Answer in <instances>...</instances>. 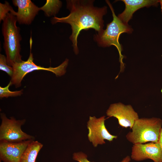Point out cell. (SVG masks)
I'll return each instance as SVG.
<instances>
[{"instance_id": "obj_1", "label": "cell", "mask_w": 162, "mask_h": 162, "mask_svg": "<svg viewBox=\"0 0 162 162\" xmlns=\"http://www.w3.org/2000/svg\"><path fill=\"white\" fill-rule=\"evenodd\" d=\"M93 0L67 1V7L70 11L68 16L52 18L51 23H67L71 26L72 33L70 39L73 43L74 51L76 54L79 52L77 39L80 32L93 28L98 32L103 30V16L107 13L106 6L100 8L94 6Z\"/></svg>"}, {"instance_id": "obj_2", "label": "cell", "mask_w": 162, "mask_h": 162, "mask_svg": "<svg viewBox=\"0 0 162 162\" xmlns=\"http://www.w3.org/2000/svg\"><path fill=\"white\" fill-rule=\"evenodd\" d=\"M112 11L113 20L106 25V29L101 32L94 35V39L98 44L101 47H109L114 45L117 48L119 55V61L120 63V71H122L125 67L122 60L124 56L122 54V45L119 43V39L121 34L123 33H131L132 28L128 24L123 22L116 16L113 8L108 0H106Z\"/></svg>"}, {"instance_id": "obj_3", "label": "cell", "mask_w": 162, "mask_h": 162, "mask_svg": "<svg viewBox=\"0 0 162 162\" xmlns=\"http://www.w3.org/2000/svg\"><path fill=\"white\" fill-rule=\"evenodd\" d=\"M2 32L4 37L3 47L8 64L12 67L22 60L20 54L21 37L20 28L16 25V17L11 12L8 14L3 21Z\"/></svg>"}, {"instance_id": "obj_4", "label": "cell", "mask_w": 162, "mask_h": 162, "mask_svg": "<svg viewBox=\"0 0 162 162\" xmlns=\"http://www.w3.org/2000/svg\"><path fill=\"white\" fill-rule=\"evenodd\" d=\"M162 121L158 118H139L135 121L131 129L126 135L127 139L134 144L151 142H158Z\"/></svg>"}, {"instance_id": "obj_5", "label": "cell", "mask_w": 162, "mask_h": 162, "mask_svg": "<svg viewBox=\"0 0 162 162\" xmlns=\"http://www.w3.org/2000/svg\"><path fill=\"white\" fill-rule=\"evenodd\" d=\"M32 44V38L30 41V53L28 59L26 61L16 63L12 67L13 74L10 80L11 85H14L16 88L21 86V82L25 76L28 74L36 70H44L51 72L57 76H61L65 73L66 69L68 66V60L66 59L59 66L55 68H45L36 64L33 62V55L31 52Z\"/></svg>"}, {"instance_id": "obj_6", "label": "cell", "mask_w": 162, "mask_h": 162, "mask_svg": "<svg viewBox=\"0 0 162 162\" xmlns=\"http://www.w3.org/2000/svg\"><path fill=\"white\" fill-rule=\"evenodd\" d=\"M2 120L0 126V141L19 142L28 140H34V137L23 132L21 126L25 119L17 120L14 117L8 118L4 113H0Z\"/></svg>"}, {"instance_id": "obj_7", "label": "cell", "mask_w": 162, "mask_h": 162, "mask_svg": "<svg viewBox=\"0 0 162 162\" xmlns=\"http://www.w3.org/2000/svg\"><path fill=\"white\" fill-rule=\"evenodd\" d=\"M105 118L104 116L98 118L95 116H90L87 122L88 139L94 147L98 144H105L104 140L111 142L117 137L111 134L106 129L104 124Z\"/></svg>"}, {"instance_id": "obj_8", "label": "cell", "mask_w": 162, "mask_h": 162, "mask_svg": "<svg viewBox=\"0 0 162 162\" xmlns=\"http://www.w3.org/2000/svg\"><path fill=\"white\" fill-rule=\"evenodd\" d=\"M106 114L109 117L117 118L120 126L131 129L135 121L139 118L137 113L131 105H125L121 103L111 104Z\"/></svg>"}, {"instance_id": "obj_9", "label": "cell", "mask_w": 162, "mask_h": 162, "mask_svg": "<svg viewBox=\"0 0 162 162\" xmlns=\"http://www.w3.org/2000/svg\"><path fill=\"white\" fill-rule=\"evenodd\" d=\"M131 157L137 161L149 159L154 162H162V150L158 142L137 143L133 146Z\"/></svg>"}, {"instance_id": "obj_10", "label": "cell", "mask_w": 162, "mask_h": 162, "mask_svg": "<svg viewBox=\"0 0 162 162\" xmlns=\"http://www.w3.org/2000/svg\"><path fill=\"white\" fill-rule=\"evenodd\" d=\"M34 140L19 142L0 141V161L20 162L22 156L29 144Z\"/></svg>"}, {"instance_id": "obj_11", "label": "cell", "mask_w": 162, "mask_h": 162, "mask_svg": "<svg viewBox=\"0 0 162 162\" xmlns=\"http://www.w3.org/2000/svg\"><path fill=\"white\" fill-rule=\"evenodd\" d=\"M13 4L18 7L15 14L17 21L21 24L30 25L40 10L30 0H14Z\"/></svg>"}, {"instance_id": "obj_12", "label": "cell", "mask_w": 162, "mask_h": 162, "mask_svg": "<svg viewBox=\"0 0 162 162\" xmlns=\"http://www.w3.org/2000/svg\"><path fill=\"white\" fill-rule=\"evenodd\" d=\"M125 4L124 11L118 16L123 22L128 24L132 18L134 13L138 10L144 7L156 6L159 0H122Z\"/></svg>"}, {"instance_id": "obj_13", "label": "cell", "mask_w": 162, "mask_h": 162, "mask_svg": "<svg viewBox=\"0 0 162 162\" xmlns=\"http://www.w3.org/2000/svg\"><path fill=\"white\" fill-rule=\"evenodd\" d=\"M43 145L37 141H32L23 153L20 162H36L38 154Z\"/></svg>"}, {"instance_id": "obj_14", "label": "cell", "mask_w": 162, "mask_h": 162, "mask_svg": "<svg viewBox=\"0 0 162 162\" xmlns=\"http://www.w3.org/2000/svg\"><path fill=\"white\" fill-rule=\"evenodd\" d=\"M62 2L59 0H46L45 4L40 8L48 16L55 15L58 13L62 6Z\"/></svg>"}, {"instance_id": "obj_15", "label": "cell", "mask_w": 162, "mask_h": 162, "mask_svg": "<svg viewBox=\"0 0 162 162\" xmlns=\"http://www.w3.org/2000/svg\"><path fill=\"white\" fill-rule=\"evenodd\" d=\"M11 85V82L10 81L7 86L5 87L0 86V98H8L10 97L20 96L23 94V89L19 91H11L9 89V87Z\"/></svg>"}, {"instance_id": "obj_16", "label": "cell", "mask_w": 162, "mask_h": 162, "mask_svg": "<svg viewBox=\"0 0 162 162\" xmlns=\"http://www.w3.org/2000/svg\"><path fill=\"white\" fill-rule=\"evenodd\" d=\"M0 69L5 72L11 77L12 76L13 68L8 64L6 56L2 54H0Z\"/></svg>"}, {"instance_id": "obj_17", "label": "cell", "mask_w": 162, "mask_h": 162, "mask_svg": "<svg viewBox=\"0 0 162 162\" xmlns=\"http://www.w3.org/2000/svg\"><path fill=\"white\" fill-rule=\"evenodd\" d=\"M15 11L9 3L5 1L4 4L0 3V21H3L7 16L8 14L11 12L14 14Z\"/></svg>"}, {"instance_id": "obj_18", "label": "cell", "mask_w": 162, "mask_h": 162, "mask_svg": "<svg viewBox=\"0 0 162 162\" xmlns=\"http://www.w3.org/2000/svg\"><path fill=\"white\" fill-rule=\"evenodd\" d=\"M73 158L79 162H92L87 159L86 154L81 152L74 153L73 154Z\"/></svg>"}, {"instance_id": "obj_19", "label": "cell", "mask_w": 162, "mask_h": 162, "mask_svg": "<svg viewBox=\"0 0 162 162\" xmlns=\"http://www.w3.org/2000/svg\"><path fill=\"white\" fill-rule=\"evenodd\" d=\"M130 156H128L124 158L121 162H130Z\"/></svg>"}, {"instance_id": "obj_20", "label": "cell", "mask_w": 162, "mask_h": 162, "mask_svg": "<svg viewBox=\"0 0 162 162\" xmlns=\"http://www.w3.org/2000/svg\"><path fill=\"white\" fill-rule=\"evenodd\" d=\"M158 142L160 143L162 150V128L161 129L160 137Z\"/></svg>"}, {"instance_id": "obj_21", "label": "cell", "mask_w": 162, "mask_h": 162, "mask_svg": "<svg viewBox=\"0 0 162 162\" xmlns=\"http://www.w3.org/2000/svg\"><path fill=\"white\" fill-rule=\"evenodd\" d=\"M159 2L160 3V5H161V12H162V0H159Z\"/></svg>"}, {"instance_id": "obj_22", "label": "cell", "mask_w": 162, "mask_h": 162, "mask_svg": "<svg viewBox=\"0 0 162 162\" xmlns=\"http://www.w3.org/2000/svg\"><path fill=\"white\" fill-rule=\"evenodd\" d=\"M0 162H2L0 161Z\"/></svg>"}]
</instances>
